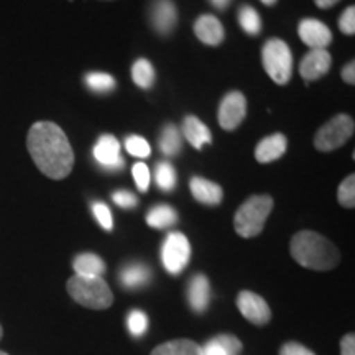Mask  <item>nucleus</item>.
<instances>
[{
  "label": "nucleus",
  "mask_w": 355,
  "mask_h": 355,
  "mask_svg": "<svg viewBox=\"0 0 355 355\" xmlns=\"http://www.w3.org/2000/svg\"><path fill=\"white\" fill-rule=\"evenodd\" d=\"M26 148L38 170L51 180H64L73 171V146L63 128L55 122L33 123L26 135Z\"/></svg>",
  "instance_id": "nucleus-1"
},
{
  "label": "nucleus",
  "mask_w": 355,
  "mask_h": 355,
  "mask_svg": "<svg viewBox=\"0 0 355 355\" xmlns=\"http://www.w3.org/2000/svg\"><path fill=\"white\" fill-rule=\"evenodd\" d=\"M291 257L301 266L326 272L337 266L340 260L334 243L313 230H301L291 239Z\"/></svg>",
  "instance_id": "nucleus-2"
},
{
  "label": "nucleus",
  "mask_w": 355,
  "mask_h": 355,
  "mask_svg": "<svg viewBox=\"0 0 355 355\" xmlns=\"http://www.w3.org/2000/svg\"><path fill=\"white\" fill-rule=\"evenodd\" d=\"M68 295L78 304L89 309H107L114 303V295L102 277L74 275L66 283Z\"/></svg>",
  "instance_id": "nucleus-3"
},
{
  "label": "nucleus",
  "mask_w": 355,
  "mask_h": 355,
  "mask_svg": "<svg viewBox=\"0 0 355 355\" xmlns=\"http://www.w3.org/2000/svg\"><path fill=\"white\" fill-rule=\"evenodd\" d=\"M273 209V199L266 194L248 198L245 202L239 207L234 217V227L243 239L257 237L265 227L270 212Z\"/></svg>",
  "instance_id": "nucleus-4"
},
{
  "label": "nucleus",
  "mask_w": 355,
  "mask_h": 355,
  "mask_svg": "<svg viewBox=\"0 0 355 355\" xmlns=\"http://www.w3.org/2000/svg\"><path fill=\"white\" fill-rule=\"evenodd\" d=\"M263 68L277 84H286L293 74V56L290 46L283 40L273 38L261 50Z\"/></svg>",
  "instance_id": "nucleus-5"
},
{
  "label": "nucleus",
  "mask_w": 355,
  "mask_h": 355,
  "mask_svg": "<svg viewBox=\"0 0 355 355\" xmlns=\"http://www.w3.org/2000/svg\"><path fill=\"white\" fill-rule=\"evenodd\" d=\"M354 130L355 125L352 117H349L347 114L336 115L326 125L319 128L314 137V146L319 152H332V150L343 146L354 135Z\"/></svg>",
  "instance_id": "nucleus-6"
},
{
  "label": "nucleus",
  "mask_w": 355,
  "mask_h": 355,
  "mask_svg": "<svg viewBox=\"0 0 355 355\" xmlns=\"http://www.w3.org/2000/svg\"><path fill=\"white\" fill-rule=\"evenodd\" d=\"M191 259V245L188 237L181 232L166 235L162 247V261L170 275H180L188 266Z\"/></svg>",
  "instance_id": "nucleus-7"
},
{
  "label": "nucleus",
  "mask_w": 355,
  "mask_h": 355,
  "mask_svg": "<svg viewBox=\"0 0 355 355\" xmlns=\"http://www.w3.org/2000/svg\"><path fill=\"white\" fill-rule=\"evenodd\" d=\"M247 114V99L242 92L232 91L219 105V123L224 130H235L243 122Z\"/></svg>",
  "instance_id": "nucleus-8"
},
{
  "label": "nucleus",
  "mask_w": 355,
  "mask_h": 355,
  "mask_svg": "<svg viewBox=\"0 0 355 355\" xmlns=\"http://www.w3.org/2000/svg\"><path fill=\"white\" fill-rule=\"evenodd\" d=\"M237 308L247 321L255 326H266L272 319V311L266 301L257 293L241 291L237 296Z\"/></svg>",
  "instance_id": "nucleus-9"
},
{
  "label": "nucleus",
  "mask_w": 355,
  "mask_h": 355,
  "mask_svg": "<svg viewBox=\"0 0 355 355\" xmlns=\"http://www.w3.org/2000/svg\"><path fill=\"white\" fill-rule=\"evenodd\" d=\"M94 158L101 168L109 171H121L125 162L121 157V144L114 135H102L94 146Z\"/></svg>",
  "instance_id": "nucleus-10"
},
{
  "label": "nucleus",
  "mask_w": 355,
  "mask_h": 355,
  "mask_svg": "<svg viewBox=\"0 0 355 355\" xmlns=\"http://www.w3.org/2000/svg\"><path fill=\"white\" fill-rule=\"evenodd\" d=\"M178 21V10L173 0H153L150 6V24L155 32L168 37L173 33Z\"/></svg>",
  "instance_id": "nucleus-11"
},
{
  "label": "nucleus",
  "mask_w": 355,
  "mask_h": 355,
  "mask_svg": "<svg viewBox=\"0 0 355 355\" xmlns=\"http://www.w3.org/2000/svg\"><path fill=\"white\" fill-rule=\"evenodd\" d=\"M298 33L300 38L303 40V43L308 44L313 50H326V46H329L332 42L331 30L322 21L316 19L301 20Z\"/></svg>",
  "instance_id": "nucleus-12"
},
{
  "label": "nucleus",
  "mask_w": 355,
  "mask_h": 355,
  "mask_svg": "<svg viewBox=\"0 0 355 355\" xmlns=\"http://www.w3.org/2000/svg\"><path fill=\"white\" fill-rule=\"evenodd\" d=\"M332 58L327 50H311L300 64V73L306 83L316 81L331 69Z\"/></svg>",
  "instance_id": "nucleus-13"
},
{
  "label": "nucleus",
  "mask_w": 355,
  "mask_h": 355,
  "mask_svg": "<svg viewBox=\"0 0 355 355\" xmlns=\"http://www.w3.org/2000/svg\"><path fill=\"white\" fill-rule=\"evenodd\" d=\"M188 301H189L191 309L198 314L204 313V311L207 309V306H209V301H211L209 279L204 277L202 273L194 275V277L189 279Z\"/></svg>",
  "instance_id": "nucleus-14"
},
{
  "label": "nucleus",
  "mask_w": 355,
  "mask_h": 355,
  "mask_svg": "<svg viewBox=\"0 0 355 355\" xmlns=\"http://www.w3.org/2000/svg\"><path fill=\"white\" fill-rule=\"evenodd\" d=\"M194 33L199 38V42L209 46H217L222 43L225 33L224 26L214 15H201L194 24Z\"/></svg>",
  "instance_id": "nucleus-15"
},
{
  "label": "nucleus",
  "mask_w": 355,
  "mask_h": 355,
  "mask_svg": "<svg viewBox=\"0 0 355 355\" xmlns=\"http://www.w3.org/2000/svg\"><path fill=\"white\" fill-rule=\"evenodd\" d=\"M189 189L193 193V196L196 201L207 204V206H217L220 204L222 196V188L217 183H212L209 180H204V178L194 176L189 181Z\"/></svg>",
  "instance_id": "nucleus-16"
},
{
  "label": "nucleus",
  "mask_w": 355,
  "mask_h": 355,
  "mask_svg": "<svg viewBox=\"0 0 355 355\" xmlns=\"http://www.w3.org/2000/svg\"><path fill=\"white\" fill-rule=\"evenodd\" d=\"M286 152V137L282 133L266 137L257 145L255 148V159L260 163H270L275 159L282 158Z\"/></svg>",
  "instance_id": "nucleus-17"
},
{
  "label": "nucleus",
  "mask_w": 355,
  "mask_h": 355,
  "mask_svg": "<svg viewBox=\"0 0 355 355\" xmlns=\"http://www.w3.org/2000/svg\"><path fill=\"white\" fill-rule=\"evenodd\" d=\"M152 279V270L145 263L140 261H133L122 268L121 272V283L128 290H139L150 283Z\"/></svg>",
  "instance_id": "nucleus-18"
},
{
  "label": "nucleus",
  "mask_w": 355,
  "mask_h": 355,
  "mask_svg": "<svg viewBox=\"0 0 355 355\" xmlns=\"http://www.w3.org/2000/svg\"><path fill=\"white\" fill-rule=\"evenodd\" d=\"M183 135L186 140L196 150H201L204 145H209L212 141L211 130L207 128L206 123H202L194 115H188L183 122Z\"/></svg>",
  "instance_id": "nucleus-19"
},
{
  "label": "nucleus",
  "mask_w": 355,
  "mask_h": 355,
  "mask_svg": "<svg viewBox=\"0 0 355 355\" xmlns=\"http://www.w3.org/2000/svg\"><path fill=\"white\" fill-rule=\"evenodd\" d=\"M73 268L79 277H102L105 272V263L96 254H81L73 261Z\"/></svg>",
  "instance_id": "nucleus-20"
},
{
  "label": "nucleus",
  "mask_w": 355,
  "mask_h": 355,
  "mask_svg": "<svg viewBox=\"0 0 355 355\" xmlns=\"http://www.w3.org/2000/svg\"><path fill=\"white\" fill-rule=\"evenodd\" d=\"M152 355H202V349L194 340L175 339L155 347Z\"/></svg>",
  "instance_id": "nucleus-21"
},
{
  "label": "nucleus",
  "mask_w": 355,
  "mask_h": 355,
  "mask_svg": "<svg viewBox=\"0 0 355 355\" xmlns=\"http://www.w3.org/2000/svg\"><path fill=\"white\" fill-rule=\"evenodd\" d=\"M178 220V212L170 204H158L152 207L146 214V224L153 229H168L175 225Z\"/></svg>",
  "instance_id": "nucleus-22"
},
{
  "label": "nucleus",
  "mask_w": 355,
  "mask_h": 355,
  "mask_svg": "<svg viewBox=\"0 0 355 355\" xmlns=\"http://www.w3.org/2000/svg\"><path fill=\"white\" fill-rule=\"evenodd\" d=\"M181 132L178 130L176 125L173 123H168L166 127H163L162 133H159V150H162L163 155L166 157H176L178 153L181 152Z\"/></svg>",
  "instance_id": "nucleus-23"
},
{
  "label": "nucleus",
  "mask_w": 355,
  "mask_h": 355,
  "mask_svg": "<svg viewBox=\"0 0 355 355\" xmlns=\"http://www.w3.org/2000/svg\"><path fill=\"white\" fill-rule=\"evenodd\" d=\"M132 79L141 89H150L155 83V68L148 60H137L132 66Z\"/></svg>",
  "instance_id": "nucleus-24"
},
{
  "label": "nucleus",
  "mask_w": 355,
  "mask_h": 355,
  "mask_svg": "<svg viewBox=\"0 0 355 355\" xmlns=\"http://www.w3.org/2000/svg\"><path fill=\"white\" fill-rule=\"evenodd\" d=\"M239 24H241L243 32L247 35H252V37L259 35L261 30V20L259 12L250 6L241 7V10H239Z\"/></svg>",
  "instance_id": "nucleus-25"
},
{
  "label": "nucleus",
  "mask_w": 355,
  "mask_h": 355,
  "mask_svg": "<svg viewBox=\"0 0 355 355\" xmlns=\"http://www.w3.org/2000/svg\"><path fill=\"white\" fill-rule=\"evenodd\" d=\"M155 181H157L158 188L165 193H171L176 188V171L171 163H158L157 171H155Z\"/></svg>",
  "instance_id": "nucleus-26"
},
{
  "label": "nucleus",
  "mask_w": 355,
  "mask_h": 355,
  "mask_svg": "<svg viewBox=\"0 0 355 355\" xmlns=\"http://www.w3.org/2000/svg\"><path fill=\"white\" fill-rule=\"evenodd\" d=\"M84 83L92 92H99V94L114 91L115 87V79L107 73H89L84 78Z\"/></svg>",
  "instance_id": "nucleus-27"
},
{
  "label": "nucleus",
  "mask_w": 355,
  "mask_h": 355,
  "mask_svg": "<svg viewBox=\"0 0 355 355\" xmlns=\"http://www.w3.org/2000/svg\"><path fill=\"white\" fill-rule=\"evenodd\" d=\"M337 199H339L340 206L352 209L355 206V176L349 175L340 183L339 191H337Z\"/></svg>",
  "instance_id": "nucleus-28"
},
{
  "label": "nucleus",
  "mask_w": 355,
  "mask_h": 355,
  "mask_svg": "<svg viewBox=\"0 0 355 355\" xmlns=\"http://www.w3.org/2000/svg\"><path fill=\"white\" fill-rule=\"evenodd\" d=\"M127 326L132 336L140 337L145 334L146 329H148V318H146L144 311L133 309L130 311V314H128L127 318Z\"/></svg>",
  "instance_id": "nucleus-29"
},
{
  "label": "nucleus",
  "mask_w": 355,
  "mask_h": 355,
  "mask_svg": "<svg viewBox=\"0 0 355 355\" xmlns=\"http://www.w3.org/2000/svg\"><path fill=\"white\" fill-rule=\"evenodd\" d=\"M125 148H127V152L132 155V157H137V158L150 157V152H152L148 141H146L144 137H139V135L127 137Z\"/></svg>",
  "instance_id": "nucleus-30"
},
{
  "label": "nucleus",
  "mask_w": 355,
  "mask_h": 355,
  "mask_svg": "<svg viewBox=\"0 0 355 355\" xmlns=\"http://www.w3.org/2000/svg\"><path fill=\"white\" fill-rule=\"evenodd\" d=\"M92 212H94L96 220L99 222V225L104 230H112L114 229V217L110 212L109 206L104 202H92Z\"/></svg>",
  "instance_id": "nucleus-31"
},
{
  "label": "nucleus",
  "mask_w": 355,
  "mask_h": 355,
  "mask_svg": "<svg viewBox=\"0 0 355 355\" xmlns=\"http://www.w3.org/2000/svg\"><path fill=\"white\" fill-rule=\"evenodd\" d=\"M132 175H133V180H135L137 188H139L141 193H146V191H148L150 181H152L150 180L148 166H146L145 163H135V165H133Z\"/></svg>",
  "instance_id": "nucleus-32"
},
{
  "label": "nucleus",
  "mask_w": 355,
  "mask_h": 355,
  "mask_svg": "<svg viewBox=\"0 0 355 355\" xmlns=\"http://www.w3.org/2000/svg\"><path fill=\"white\" fill-rule=\"evenodd\" d=\"M112 201L122 209H133L139 206V198L130 191H115L112 194Z\"/></svg>",
  "instance_id": "nucleus-33"
},
{
  "label": "nucleus",
  "mask_w": 355,
  "mask_h": 355,
  "mask_svg": "<svg viewBox=\"0 0 355 355\" xmlns=\"http://www.w3.org/2000/svg\"><path fill=\"white\" fill-rule=\"evenodd\" d=\"M216 339L219 340V344L225 349V352H227L229 355H239V354H241L242 343L235 336L222 334V336H217Z\"/></svg>",
  "instance_id": "nucleus-34"
},
{
  "label": "nucleus",
  "mask_w": 355,
  "mask_h": 355,
  "mask_svg": "<svg viewBox=\"0 0 355 355\" xmlns=\"http://www.w3.org/2000/svg\"><path fill=\"white\" fill-rule=\"evenodd\" d=\"M339 28L344 35H354L355 32V8H345L343 15L339 19Z\"/></svg>",
  "instance_id": "nucleus-35"
},
{
  "label": "nucleus",
  "mask_w": 355,
  "mask_h": 355,
  "mask_svg": "<svg viewBox=\"0 0 355 355\" xmlns=\"http://www.w3.org/2000/svg\"><path fill=\"white\" fill-rule=\"evenodd\" d=\"M279 355H316V354L298 343H286L282 349H279Z\"/></svg>",
  "instance_id": "nucleus-36"
},
{
  "label": "nucleus",
  "mask_w": 355,
  "mask_h": 355,
  "mask_svg": "<svg viewBox=\"0 0 355 355\" xmlns=\"http://www.w3.org/2000/svg\"><path fill=\"white\" fill-rule=\"evenodd\" d=\"M201 349H202V355H229L227 352H225V349L219 344V340H217L216 337L214 339H211L209 343H207Z\"/></svg>",
  "instance_id": "nucleus-37"
},
{
  "label": "nucleus",
  "mask_w": 355,
  "mask_h": 355,
  "mask_svg": "<svg viewBox=\"0 0 355 355\" xmlns=\"http://www.w3.org/2000/svg\"><path fill=\"white\" fill-rule=\"evenodd\" d=\"M340 354L343 355H355V337L354 334H347L340 340Z\"/></svg>",
  "instance_id": "nucleus-38"
},
{
  "label": "nucleus",
  "mask_w": 355,
  "mask_h": 355,
  "mask_svg": "<svg viewBox=\"0 0 355 355\" xmlns=\"http://www.w3.org/2000/svg\"><path fill=\"white\" fill-rule=\"evenodd\" d=\"M343 79L347 84H354L355 83V63H354V61H350L349 64L344 66Z\"/></svg>",
  "instance_id": "nucleus-39"
},
{
  "label": "nucleus",
  "mask_w": 355,
  "mask_h": 355,
  "mask_svg": "<svg viewBox=\"0 0 355 355\" xmlns=\"http://www.w3.org/2000/svg\"><path fill=\"white\" fill-rule=\"evenodd\" d=\"M212 3V7L214 8H219V10H225V8L229 7V3L232 2V0H209Z\"/></svg>",
  "instance_id": "nucleus-40"
},
{
  "label": "nucleus",
  "mask_w": 355,
  "mask_h": 355,
  "mask_svg": "<svg viewBox=\"0 0 355 355\" xmlns=\"http://www.w3.org/2000/svg\"><path fill=\"white\" fill-rule=\"evenodd\" d=\"M314 2H316V6L319 8H331L334 7L339 0H314Z\"/></svg>",
  "instance_id": "nucleus-41"
},
{
  "label": "nucleus",
  "mask_w": 355,
  "mask_h": 355,
  "mask_svg": "<svg viewBox=\"0 0 355 355\" xmlns=\"http://www.w3.org/2000/svg\"><path fill=\"white\" fill-rule=\"evenodd\" d=\"M261 2H263L265 6H275V3H277V0H261Z\"/></svg>",
  "instance_id": "nucleus-42"
},
{
  "label": "nucleus",
  "mask_w": 355,
  "mask_h": 355,
  "mask_svg": "<svg viewBox=\"0 0 355 355\" xmlns=\"http://www.w3.org/2000/svg\"><path fill=\"white\" fill-rule=\"evenodd\" d=\"M2 337H3V327L2 324H0V340H2Z\"/></svg>",
  "instance_id": "nucleus-43"
},
{
  "label": "nucleus",
  "mask_w": 355,
  "mask_h": 355,
  "mask_svg": "<svg viewBox=\"0 0 355 355\" xmlns=\"http://www.w3.org/2000/svg\"><path fill=\"white\" fill-rule=\"evenodd\" d=\"M0 355H8L7 352H3V350H0Z\"/></svg>",
  "instance_id": "nucleus-44"
}]
</instances>
